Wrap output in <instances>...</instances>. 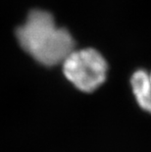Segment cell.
I'll use <instances>...</instances> for the list:
<instances>
[{
	"label": "cell",
	"instance_id": "6da1fadb",
	"mask_svg": "<svg viewBox=\"0 0 151 152\" xmlns=\"http://www.w3.org/2000/svg\"><path fill=\"white\" fill-rule=\"evenodd\" d=\"M22 48L44 66L62 64L75 50V40L66 28L57 26L49 12L35 9L17 30Z\"/></svg>",
	"mask_w": 151,
	"mask_h": 152
},
{
	"label": "cell",
	"instance_id": "7a4b0ae2",
	"mask_svg": "<svg viewBox=\"0 0 151 152\" xmlns=\"http://www.w3.org/2000/svg\"><path fill=\"white\" fill-rule=\"evenodd\" d=\"M62 64L67 80L83 92L94 91L107 77V62L103 55L93 48L75 49Z\"/></svg>",
	"mask_w": 151,
	"mask_h": 152
},
{
	"label": "cell",
	"instance_id": "3957f363",
	"mask_svg": "<svg viewBox=\"0 0 151 152\" xmlns=\"http://www.w3.org/2000/svg\"><path fill=\"white\" fill-rule=\"evenodd\" d=\"M131 86L139 107L151 113V72L142 69L136 71L131 77Z\"/></svg>",
	"mask_w": 151,
	"mask_h": 152
}]
</instances>
